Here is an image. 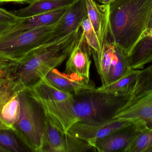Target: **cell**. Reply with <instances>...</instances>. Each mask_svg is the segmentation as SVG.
<instances>
[{
    "label": "cell",
    "instance_id": "obj_29",
    "mask_svg": "<svg viewBox=\"0 0 152 152\" xmlns=\"http://www.w3.org/2000/svg\"><path fill=\"white\" fill-rule=\"evenodd\" d=\"M33 0H0V3H15L19 4H29Z\"/></svg>",
    "mask_w": 152,
    "mask_h": 152
},
{
    "label": "cell",
    "instance_id": "obj_22",
    "mask_svg": "<svg viewBox=\"0 0 152 152\" xmlns=\"http://www.w3.org/2000/svg\"><path fill=\"white\" fill-rule=\"evenodd\" d=\"M115 54V60L109 75L108 84L123 77L133 69L130 67L129 56L116 45Z\"/></svg>",
    "mask_w": 152,
    "mask_h": 152
},
{
    "label": "cell",
    "instance_id": "obj_5",
    "mask_svg": "<svg viewBox=\"0 0 152 152\" xmlns=\"http://www.w3.org/2000/svg\"><path fill=\"white\" fill-rule=\"evenodd\" d=\"M57 24L29 30L6 32L0 36V55L18 61L48 43Z\"/></svg>",
    "mask_w": 152,
    "mask_h": 152
},
{
    "label": "cell",
    "instance_id": "obj_2",
    "mask_svg": "<svg viewBox=\"0 0 152 152\" xmlns=\"http://www.w3.org/2000/svg\"><path fill=\"white\" fill-rule=\"evenodd\" d=\"M152 0H115L110 4L109 28L113 43L129 56L148 28Z\"/></svg>",
    "mask_w": 152,
    "mask_h": 152
},
{
    "label": "cell",
    "instance_id": "obj_12",
    "mask_svg": "<svg viewBox=\"0 0 152 152\" xmlns=\"http://www.w3.org/2000/svg\"><path fill=\"white\" fill-rule=\"evenodd\" d=\"M92 55L102 81V85L108 84L110 71L116 56L115 45L112 37L109 26L101 44L100 50L98 51L92 50Z\"/></svg>",
    "mask_w": 152,
    "mask_h": 152
},
{
    "label": "cell",
    "instance_id": "obj_19",
    "mask_svg": "<svg viewBox=\"0 0 152 152\" xmlns=\"http://www.w3.org/2000/svg\"><path fill=\"white\" fill-rule=\"evenodd\" d=\"M130 67L134 70L142 69L152 61V36L142 35L129 56Z\"/></svg>",
    "mask_w": 152,
    "mask_h": 152
},
{
    "label": "cell",
    "instance_id": "obj_10",
    "mask_svg": "<svg viewBox=\"0 0 152 152\" xmlns=\"http://www.w3.org/2000/svg\"><path fill=\"white\" fill-rule=\"evenodd\" d=\"M146 129L142 121H133L126 127L99 140L95 147L96 151L126 152L136 138Z\"/></svg>",
    "mask_w": 152,
    "mask_h": 152
},
{
    "label": "cell",
    "instance_id": "obj_23",
    "mask_svg": "<svg viewBox=\"0 0 152 152\" xmlns=\"http://www.w3.org/2000/svg\"><path fill=\"white\" fill-rule=\"evenodd\" d=\"M0 148L3 152H29L11 129H0Z\"/></svg>",
    "mask_w": 152,
    "mask_h": 152
},
{
    "label": "cell",
    "instance_id": "obj_16",
    "mask_svg": "<svg viewBox=\"0 0 152 152\" xmlns=\"http://www.w3.org/2000/svg\"><path fill=\"white\" fill-rule=\"evenodd\" d=\"M70 5L47 13L21 19L7 32L29 30L55 25L60 21Z\"/></svg>",
    "mask_w": 152,
    "mask_h": 152
},
{
    "label": "cell",
    "instance_id": "obj_11",
    "mask_svg": "<svg viewBox=\"0 0 152 152\" xmlns=\"http://www.w3.org/2000/svg\"><path fill=\"white\" fill-rule=\"evenodd\" d=\"M87 16L85 0H75L57 23L48 43L60 39L80 28L83 21Z\"/></svg>",
    "mask_w": 152,
    "mask_h": 152
},
{
    "label": "cell",
    "instance_id": "obj_31",
    "mask_svg": "<svg viewBox=\"0 0 152 152\" xmlns=\"http://www.w3.org/2000/svg\"><path fill=\"white\" fill-rule=\"evenodd\" d=\"M142 35L152 36V28L147 29L146 31Z\"/></svg>",
    "mask_w": 152,
    "mask_h": 152
},
{
    "label": "cell",
    "instance_id": "obj_33",
    "mask_svg": "<svg viewBox=\"0 0 152 152\" xmlns=\"http://www.w3.org/2000/svg\"><path fill=\"white\" fill-rule=\"evenodd\" d=\"M50 1H66V0H50Z\"/></svg>",
    "mask_w": 152,
    "mask_h": 152
},
{
    "label": "cell",
    "instance_id": "obj_8",
    "mask_svg": "<svg viewBox=\"0 0 152 152\" xmlns=\"http://www.w3.org/2000/svg\"><path fill=\"white\" fill-rule=\"evenodd\" d=\"M132 121L112 119L95 123L78 122L72 126L69 132L75 137L84 140L95 149L99 140L126 127Z\"/></svg>",
    "mask_w": 152,
    "mask_h": 152
},
{
    "label": "cell",
    "instance_id": "obj_32",
    "mask_svg": "<svg viewBox=\"0 0 152 152\" xmlns=\"http://www.w3.org/2000/svg\"><path fill=\"white\" fill-rule=\"evenodd\" d=\"M152 28V12L151 15V18H150V21H149V25H148V28Z\"/></svg>",
    "mask_w": 152,
    "mask_h": 152
},
{
    "label": "cell",
    "instance_id": "obj_20",
    "mask_svg": "<svg viewBox=\"0 0 152 152\" xmlns=\"http://www.w3.org/2000/svg\"><path fill=\"white\" fill-rule=\"evenodd\" d=\"M152 93V64L143 70H139L134 87L130 94V99L125 107Z\"/></svg>",
    "mask_w": 152,
    "mask_h": 152
},
{
    "label": "cell",
    "instance_id": "obj_1",
    "mask_svg": "<svg viewBox=\"0 0 152 152\" xmlns=\"http://www.w3.org/2000/svg\"><path fill=\"white\" fill-rule=\"evenodd\" d=\"M130 97V95L104 93L96 88L74 94L73 99L67 101L38 102L53 122L68 133L78 122L95 123L112 119Z\"/></svg>",
    "mask_w": 152,
    "mask_h": 152
},
{
    "label": "cell",
    "instance_id": "obj_9",
    "mask_svg": "<svg viewBox=\"0 0 152 152\" xmlns=\"http://www.w3.org/2000/svg\"><path fill=\"white\" fill-rule=\"evenodd\" d=\"M91 55L92 49L87 43L81 28L75 43L68 58L64 72L87 83L91 82Z\"/></svg>",
    "mask_w": 152,
    "mask_h": 152
},
{
    "label": "cell",
    "instance_id": "obj_25",
    "mask_svg": "<svg viewBox=\"0 0 152 152\" xmlns=\"http://www.w3.org/2000/svg\"><path fill=\"white\" fill-rule=\"evenodd\" d=\"M81 28L86 41L92 51H98L101 47L100 41L88 16L83 21Z\"/></svg>",
    "mask_w": 152,
    "mask_h": 152
},
{
    "label": "cell",
    "instance_id": "obj_13",
    "mask_svg": "<svg viewBox=\"0 0 152 152\" xmlns=\"http://www.w3.org/2000/svg\"><path fill=\"white\" fill-rule=\"evenodd\" d=\"M30 95L37 102H61L72 100L74 94L64 92L54 86L45 77L26 87Z\"/></svg>",
    "mask_w": 152,
    "mask_h": 152
},
{
    "label": "cell",
    "instance_id": "obj_14",
    "mask_svg": "<svg viewBox=\"0 0 152 152\" xmlns=\"http://www.w3.org/2000/svg\"><path fill=\"white\" fill-rule=\"evenodd\" d=\"M113 119L140 120L145 127L152 130V93L123 108Z\"/></svg>",
    "mask_w": 152,
    "mask_h": 152
},
{
    "label": "cell",
    "instance_id": "obj_28",
    "mask_svg": "<svg viewBox=\"0 0 152 152\" xmlns=\"http://www.w3.org/2000/svg\"><path fill=\"white\" fill-rule=\"evenodd\" d=\"M9 23H0V36L7 32L13 26Z\"/></svg>",
    "mask_w": 152,
    "mask_h": 152
},
{
    "label": "cell",
    "instance_id": "obj_21",
    "mask_svg": "<svg viewBox=\"0 0 152 152\" xmlns=\"http://www.w3.org/2000/svg\"><path fill=\"white\" fill-rule=\"evenodd\" d=\"M139 70L132 69L118 80L106 85H102L96 88V90L110 93L130 95L135 85Z\"/></svg>",
    "mask_w": 152,
    "mask_h": 152
},
{
    "label": "cell",
    "instance_id": "obj_27",
    "mask_svg": "<svg viewBox=\"0 0 152 152\" xmlns=\"http://www.w3.org/2000/svg\"><path fill=\"white\" fill-rule=\"evenodd\" d=\"M20 19L12 12L0 8V23H9L14 25L19 22Z\"/></svg>",
    "mask_w": 152,
    "mask_h": 152
},
{
    "label": "cell",
    "instance_id": "obj_3",
    "mask_svg": "<svg viewBox=\"0 0 152 152\" xmlns=\"http://www.w3.org/2000/svg\"><path fill=\"white\" fill-rule=\"evenodd\" d=\"M81 28L66 36L46 43L16 62L12 74L25 87L34 84L68 59Z\"/></svg>",
    "mask_w": 152,
    "mask_h": 152
},
{
    "label": "cell",
    "instance_id": "obj_15",
    "mask_svg": "<svg viewBox=\"0 0 152 152\" xmlns=\"http://www.w3.org/2000/svg\"><path fill=\"white\" fill-rule=\"evenodd\" d=\"M45 77L57 88L73 94L96 88L94 83L92 81L87 83L75 76L61 72L56 68L51 70Z\"/></svg>",
    "mask_w": 152,
    "mask_h": 152
},
{
    "label": "cell",
    "instance_id": "obj_7",
    "mask_svg": "<svg viewBox=\"0 0 152 152\" xmlns=\"http://www.w3.org/2000/svg\"><path fill=\"white\" fill-rule=\"evenodd\" d=\"M88 151H96L95 149L69 132L66 133L62 131L45 113L42 152Z\"/></svg>",
    "mask_w": 152,
    "mask_h": 152
},
{
    "label": "cell",
    "instance_id": "obj_34",
    "mask_svg": "<svg viewBox=\"0 0 152 152\" xmlns=\"http://www.w3.org/2000/svg\"><path fill=\"white\" fill-rule=\"evenodd\" d=\"M0 152H3L2 150L1 149V148H0Z\"/></svg>",
    "mask_w": 152,
    "mask_h": 152
},
{
    "label": "cell",
    "instance_id": "obj_17",
    "mask_svg": "<svg viewBox=\"0 0 152 152\" xmlns=\"http://www.w3.org/2000/svg\"><path fill=\"white\" fill-rule=\"evenodd\" d=\"M90 20L99 38L100 45L109 28L110 4H99L95 0H85Z\"/></svg>",
    "mask_w": 152,
    "mask_h": 152
},
{
    "label": "cell",
    "instance_id": "obj_6",
    "mask_svg": "<svg viewBox=\"0 0 152 152\" xmlns=\"http://www.w3.org/2000/svg\"><path fill=\"white\" fill-rule=\"evenodd\" d=\"M25 87L12 73L0 75V129L14 130L19 116V94Z\"/></svg>",
    "mask_w": 152,
    "mask_h": 152
},
{
    "label": "cell",
    "instance_id": "obj_4",
    "mask_svg": "<svg viewBox=\"0 0 152 152\" xmlns=\"http://www.w3.org/2000/svg\"><path fill=\"white\" fill-rule=\"evenodd\" d=\"M20 113L13 130L29 152H42L45 113L25 88L19 94Z\"/></svg>",
    "mask_w": 152,
    "mask_h": 152
},
{
    "label": "cell",
    "instance_id": "obj_26",
    "mask_svg": "<svg viewBox=\"0 0 152 152\" xmlns=\"http://www.w3.org/2000/svg\"><path fill=\"white\" fill-rule=\"evenodd\" d=\"M16 62L0 55V75L12 73Z\"/></svg>",
    "mask_w": 152,
    "mask_h": 152
},
{
    "label": "cell",
    "instance_id": "obj_30",
    "mask_svg": "<svg viewBox=\"0 0 152 152\" xmlns=\"http://www.w3.org/2000/svg\"><path fill=\"white\" fill-rule=\"evenodd\" d=\"M99 2L102 4H109L113 2L115 0H97Z\"/></svg>",
    "mask_w": 152,
    "mask_h": 152
},
{
    "label": "cell",
    "instance_id": "obj_24",
    "mask_svg": "<svg viewBox=\"0 0 152 152\" xmlns=\"http://www.w3.org/2000/svg\"><path fill=\"white\" fill-rule=\"evenodd\" d=\"M152 146V130H143L131 144L126 152H146Z\"/></svg>",
    "mask_w": 152,
    "mask_h": 152
},
{
    "label": "cell",
    "instance_id": "obj_18",
    "mask_svg": "<svg viewBox=\"0 0 152 152\" xmlns=\"http://www.w3.org/2000/svg\"><path fill=\"white\" fill-rule=\"evenodd\" d=\"M75 1V0H66L62 1H55L50 0H33L28 6L12 12V13L19 18H26L69 6Z\"/></svg>",
    "mask_w": 152,
    "mask_h": 152
}]
</instances>
